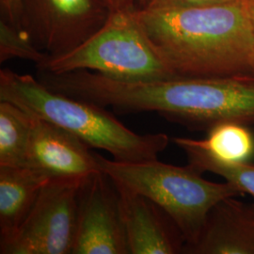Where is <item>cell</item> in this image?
Here are the masks:
<instances>
[{
	"instance_id": "5bb4252c",
	"label": "cell",
	"mask_w": 254,
	"mask_h": 254,
	"mask_svg": "<svg viewBox=\"0 0 254 254\" xmlns=\"http://www.w3.org/2000/svg\"><path fill=\"white\" fill-rule=\"evenodd\" d=\"M32 115L18 106L0 101V166H28Z\"/></svg>"
},
{
	"instance_id": "6da1fadb",
	"label": "cell",
	"mask_w": 254,
	"mask_h": 254,
	"mask_svg": "<svg viewBox=\"0 0 254 254\" xmlns=\"http://www.w3.org/2000/svg\"><path fill=\"white\" fill-rule=\"evenodd\" d=\"M48 86L116 113L156 112L191 131L219 124L254 125V76L127 81L87 70L52 73Z\"/></svg>"
},
{
	"instance_id": "e0dca14e",
	"label": "cell",
	"mask_w": 254,
	"mask_h": 254,
	"mask_svg": "<svg viewBox=\"0 0 254 254\" xmlns=\"http://www.w3.org/2000/svg\"><path fill=\"white\" fill-rule=\"evenodd\" d=\"M245 0H145L139 8H168L186 6H204L240 2Z\"/></svg>"
},
{
	"instance_id": "2e32d148",
	"label": "cell",
	"mask_w": 254,
	"mask_h": 254,
	"mask_svg": "<svg viewBox=\"0 0 254 254\" xmlns=\"http://www.w3.org/2000/svg\"><path fill=\"white\" fill-rule=\"evenodd\" d=\"M189 165L199 173H215L225 181L235 185L243 195L248 194L254 199V164H225L201 157L188 158Z\"/></svg>"
},
{
	"instance_id": "5b68a950",
	"label": "cell",
	"mask_w": 254,
	"mask_h": 254,
	"mask_svg": "<svg viewBox=\"0 0 254 254\" xmlns=\"http://www.w3.org/2000/svg\"><path fill=\"white\" fill-rule=\"evenodd\" d=\"M136 9L111 10L105 25L90 39L67 54L49 58L38 71L87 70L127 81L174 78L136 20Z\"/></svg>"
},
{
	"instance_id": "7a4b0ae2",
	"label": "cell",
	"mask_w": 254,
	"mask_h": 254,
	"mask_svg": "<svg viewBox=\"0 0 254 254\" xmlns=\"http://www.w3.org/2000/svg\"><path fill=\"white\" fill-rule=\"evenodd\" d=\"M135 14L175 77L254 76V30L246 0L136 7Z\"/></svg>"
},
{
	"instance_id": "3957f363",
	"label": "cell",
	"mask_w": 254,
	"mask_h": 254,
	"mask_svg": "<svg viewBox=\"0 0 254 254\" xmlns=\"http://www.w3.org/2000/svg\"><path fill=\"white\" fill-rule=\"evenodd\" d=\"M0 101L63 128L90 148L107 151L116 161L157 159L171 140L164 133L136 134L105 108L53 91L30 74L9 69L0 71Z\"/></svg>"
},
{
	"instance_id": "277c9868",
	"label": "cell",
	"mask_w": 254,
	"mask_h": 254,
	"mask_svg": "<svg viewBox=\"0 0 254 254\" xmlns=\"http://www.w3.org/2000/svg\"><path fill=\"white\" fill-rule=\"evenodd\" d=\"M100 171L122 187L153 200L171 217L185 238V247L194 244L204 227L210 211L220 200L243 194L235 185L205 180L188 164L109 160L97 154Z\"/></svg>"
},
{
	"instance_id": "9a60e30c",
	"label": "cell",
	"mask_w": 254,
	"mask_h": 254,
	"mask_svg": "<svg viewBox=\"0 0 254 254\" xmlns=\"http://www.w3.org/2000/svg\"><path fill=\"white\" fill-rule=\"evenodd\" d=\"M11 59H23L43 66L49 56L40 50L25 30L10 25L4 19L0 21V63Z\"/></svg>"
},
{
	"instance_id": "4fadbf2b",
	"label": "cell",
	"mask_w": 254,
	"mask_h": 254,
	"mask_svg": "<svg viewBox=\"0 0 254 254\" xmlns=\"http://www.w3.org/2000/svg\"><path fill=\"white\" fill-rule=\"evenodd\" d=\"M173 142L181 148L187 158L201 157L236 164L252 162L254 157V133L242 124H219L209 129L205 138L175 136Z\"/></svg>"
},
{
	"instance_id": "44dd1931",
	"label": "cell",
	"mask_w": 254,
	"mask_h": 254,
	"mask_svg": "<svg viewBox=\"0 0 254 254\" xmlns=\"http://www.w3.org/2000/svg\"><path fill=\"white\" fill-rule=\"evenodd\" d=\"M144 1L145 0H137V3H138V5H137V7H139V6H141L143 3H144Z\"/></svg>"
},
{
	"instance_id": "52a82bcc",
	"label": "cell",
	"mask_w": 254,
	"mask_h": 254,
	"mask_svg": "<svg viewBox=\"0 0 254 254\" xmlns=\"http://www.w3.org/2000/svg\"><path fill=\"white\" fill-rule=\"evenodd\" d=\"M23 30L49 58L82 45L109 19L105 0H21Z\"/></svg>"
},
{
	"instance_id": "9c48e42d",
	"label": "cell",
	"mask_w": 254,
	"mask_h": 254,
	"mask_svg": "<svg viewBox=\"0 0 254 254\" xmlns=\"http://www.w3.org/2000/svg\"><path fill=\"white\" fill-rule=\"evenodd\" d=\"M90 149L70 132L32 115L28 166L50 179H85L100 172L97 154Z\"/></svg>"
},
{
	"instance_id": "ba28073f",
	"label": "cell",
	"mask_w": 254,
	"mask_h": 254,
	"mask_svg": "<svg viewBox=\"0 0 254 254\" xmlns=\"http://www.w3.org/2000/svg\"><path fill=\"white\" fill-rule=\"evenodd\" d=\"M72 254H129L118 189L102 171L79 189Z\"/></svg>"
},
{
	"instance_id": "30bf717a",
	"label": "cell",
	"mask_w": 254,
	"mask_h": 254,
	"mask_svg": "<svg viewBox=\"0 0 254 254\" xmlns=\"http://www.w3.org/2000/svg\"><path fill=\"white\" fill-rule=\"evenodd\" d=\"M115 185L129 254H183L185 238L163 209L145 196Z\"/></svg>"
},
{
	"instance_id": "8992f818",
	"label": "cell",
	"mask_w": 254,
	"mask_h": 254,
	"mask_svg": "<svg viewBox=\"0 0 254 254\" xmlns=\"http://www.w3.org/2000/svg\"><path fill=\"white\" fill-rule=\"evenodd\" d=\"M85 179L47 182L18 232L0 254H72L78 192Z\"/></svg>"
},
{
	"instance_id": "8fae6325",
	"label": "cell",
	"mask_w": 254,
	"mask_h": 254,
	"mask_svg": "<svg viewBox=\"0 0 254 254\" xmlns=\"http://www.w3.org/2000/svg\"><path fill=\"white\" fill-rule=\"evenodd\" d=\"M229 197L210 211L198 240L187 254H254V202Z\"/></svg>"
},
{
	"instance_id": "7c38bea8",
	"label": "cell",
	"mask_w": 254,
	"mask_h": 254,
	"mask_svg": "<svg viewBox=\"0 0 254 254\" xmlns=\"http://www.w3.org/2000/svg\"><path fill=\"white\" fill-rule=\"evenodd\" d=\"M49 180L29 166H0V249L16 235Z\"/></svg>"
},
{
	"instance_id": "d6986e66",
	"label": "cell",
	"mask_w": 254,
	"mask_h": 254,
	"mask_svg": "<svg viewBox=\"0 0 254 254\" xmlns=\"http://www.w3.org/2000/svg\"><path fill=\"white\" fill-rule=\"evenodd\" d=\"M111 10L136 9L137 0H105Z\"/></svg>"
},
{
	"instance_id": "ffe728a7",
	"label": "cell",
	"mask_w": 254,
	"mask_h": 254,
	"mask_svg": "<svg viewBox=\"0 0 254 254\" xmlns=\"http://www.w3.org/2000/svg\"><path fill=\"white\" fill-rule=\"evenodd\" d=\"M246 4H247V7L249 9L250 17H251L252 25H253L254 30V0H246Z\"/></svg>"
},
{
	"instance_id": "ac0fdd59",
	"label": "cell",
	"mask_w": 254,
	"mask_h": 254,
	"mask_svg": "<svg viewBox=\"0 0 254 254\" xmlns=\"http://www.w3.org/2000/svg\"><path fill=\"white\" fill-rule=\"evenodd\" d=\"M2 18L13 27L23 30L21 0H0Z\"/></svg>"
}]
</instances>
